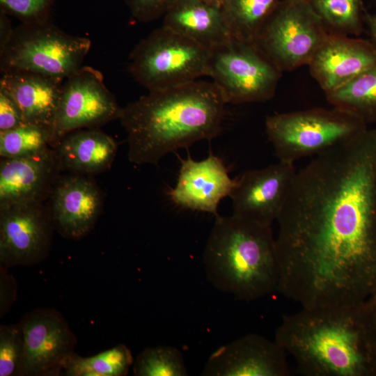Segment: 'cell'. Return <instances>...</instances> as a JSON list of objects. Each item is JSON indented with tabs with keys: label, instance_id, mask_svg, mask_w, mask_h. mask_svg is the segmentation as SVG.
<instances>
[{
	"label": "cell",
	"instance_id": "7",
	"mask_svg": "<svg viewBox=\"0 0 376 376\" xmlns=\"http://www.w3.org/2000/svg\"><path fill=\"white\" fill-rule=\"evenodd\" d=\"M212 51L164 26L154 30L132 52L129 71L148 91L208 76Z\"/></svg>",
	"mask_w": 376,
	"mask_h": 376
},
{
	"label": "cell",
	"instance_id": "16",
	"mask_svg": "<svg viewBox=\"0 0 376 376\" xmlns=\"http://www.w3.org/2000/svg\"><path fill=\"white\" fill-rule=\"evenodd\" d=\"M308 65L327 94L376 65V47L372 41L329 33Z\"/></svg>",
	"mask_w": 376,
	"mask_h": 376
},
{
	"label": "cell",
	"instance_id": "25",
	"mask_svg": "<svg viewBox=\"0 0 376 376\" xmlns=\"http://www.w3.org/2000/svg\"><path fill=\"white\" fill-rule=\"evenodd\" d=\"M330 33L359 36L363 31L362 0H307Z\"/></svg>",
	"mask_w": 376,
	"mask_h": 376
},
{
	"label": "cell",
	"instance_id": "23",
	"mask_svg": "<svg viewBox=\"0 0 376 376\" xmlns=\"http://www.w3.org/2000/svg\"><path fill=\"white\" fill-rule=\"evenodd\" d=\"M281 0H224L221 8L233 38L253 43Z\"/></svg>",
	"mask_w": 376,
	"mask_h": 376
},
{
	"label": "cell",
	"instance_id": "30",
	"mask_svg": "<svg viewBox=\"0 0 376 376\" xmlns=\"http://www.w3.org/2000/svg\"><path fill=\"white\" fill-rule=\"evenodd\" d=\"M178 0H125L132 15L140 22H150L164 15Z\"/></svg>",
	"mask_w": 376,
	"mask_h": 376
},
{
	"label": "cell",
	"instance_id": "1",
	"mask_svg": "<svg viewBox=\"0 0 376 376\" xmlns=\"http://www.w3.org/2000/svg\"><path fill=\"white\" fill-rule=\"evenodd\" d=\"M276 221L277 291L304 308L359 304L375 275L376 128L297 171Z\"/></svg>",
	"mask_w": 376,
	"mask_h": 376
},
{
	"label": "cell",
	"instance_id": "9",
	"mask_svg": "<svg viewBox=\"0 0 376 376\" xmlns=\"http://www.w3.org/2000/svg\"><path fill=\"white\" fill-rule=\"evenodd\" d=\"M282 72L253 43L233 38L212 51L208 76L227 104H242L272 99Z\"/></svg>",
	"mask_w": 376,
	"mask_h": 376
},
{
	"label": "cell",
	"instance_id": "11",
	"mask_svg": "<svg viewBox=\"0 0 376 376\" xmlns=\"http://www.w3.org/2000/svg\"><path fill=\"white\" fill-rule=\"evenodd\" d=\"M55 229L45 202L0 207V263L5 267L31 265L49 251Z\"/></svg>",
	"mask_w": 376,
	"mask_h": 376
},
{
	"label": "cell",
	"instance_id": "19",
	"mask_svg": "<svg viewBox=\"0 0 376 376\" xmlns=\"http://www.w3.org/2000/svg\"><path fill=\"white\" fill-rule=\"evenodd\" d=\"M63 81L24 70L1 72L0 90L17 104L25 123L50 128Z\"/></svg>",
	"mask_w": 376,
	"mask_h": 376
},
{
	"label": "cell",
	"instance_id": "35",
	"mask_svg": "<svg viewBox=\"0 0 376 376\" xmlns=\"http://www.w3.org/2000/svg\"><path fill=\"white\" fill-rule=\"evenodd\" d=\"M205 2H207V3H212V4H214V5H217V6H221L222 5L223 3V1L224 0H203Z\"/></svg>",
	"mask_w": 376,
	"mask_h": 376
},
{
	"label": "cell",
	"instance_id": "2",
	"mask_svg": "<svg viewBox=\"0 0 376 376\" xmlns=\"http://www.w3.org/2000/svg\"><path fill=\"white\" fill-rule=\"evenodd\" d=\"M227 102L213 82L195 81L149 91L123 108L128 159L157 165L169 152L221 132Z\"/></svg>",
	"mask_w": 376,
	"mask_h": 376
},
{
	"label": "cell",
	"instance_id": "13",
	"mask_svg": "<svg viewBox=\"0 0 376 376\" xmlns=\"http://www.w3.org/2000/svg\"><path fill=\"white\" fill-rule=\"evenodd\" d=\"M296 172L293 163L279 160L267 167L243 173L236 178L229 196L233 214L272 226L285 203Z\"/></svg>",
	"mask_w": 376,
	"mask_h": 376
},
{
	"label": "cell",
	"instance_id": "22",
	"mask_svg": "<svg viewBox=\"0 0 376 376\" xmlns=\"http://www.w3.org/2000/svg\"><path fill=\"white\" fill-rule=\"evenodd\" d=\"M325 95L333 107L357 116L366 124L376 122V65Z\"/></svg>",
	"mask_w": 376,
	"mask_h": 376
},
{
	"label": "cell",
	"instance_id": "34",
	"mask_svg": "<svg viewBox=\"0 0 376 376\" xmlns=\"http://www.w3.org/2000/svg\"><path fill=\"white\" fill-rule=\"evenodd\" d=\"M364 22L368 27L372 38V42L376 47V14H369L365 11Z\"/></svg>",
	"mask_w": 376,
	"mask_h": 376
},
{
	"label": "cell",
	"instance_id": "10",
	"mask_svg": "<svg viewBox=\"0 0 376 376\" xmlns=\"http://www.w3.org/2000/svg\"><path fill=\"white\" fill-rule=\"evenodd\" d=\"M123 107L107 88L100 71L81 66L62 84L57 109L49 128L52 147L68 133L97 128L120 119Z\"/></svg>",
	"mask_w": 376,
	"mask_h": 376
},
{
	"label": "cell",
	"instance_id": "8",
	"mask_svg": "<svg viewBox=\"0 0 376 376\" xmlns=\"http://www.w3.org/2000/svg\"><path fill=\"white\" fill-rule=\"evenodd\" d=\"M330 33L307 0H281L253 44L281 72L308 65Z\"/></svg>",
	"mask_w": 376,
	"mask_h": 376
},
{
	"label": "cell",
	"instance_id": "18",
	"mask_svg": "<svg viewBox=\"0 0 376 376\" xmlns=\"http://www.w3.org/2000/svg\"><path fill=\"white\" fill-rule=\"evenodd\" d=\"M235 181L218 157L210 154L201 161H195L189 156L181 160L176 185L169 195L182 207L216 217L219 202L230 196Z\"/></svg>",
	"mask_w": 376,
	"mask_h": 376
},
{
	"label": "cell",
	"instance_id": "28",
	"mask_svg": "<svg viewBox=\"0 0 376 376\" xmlns=\"http://www.w3.org/2000/svg\"><path fill=\"white\" fill-rule=\"evenodd\" d=\"M24 345L20 323L0 327V376L19 375Z\"/></svg>",
	"mask_w": 376,
	"mask_h": 376
},
{
	"label": "cell",
	"instance_id": "12",
	"mask_svg": "<svg viewBox=\"0 0 376 376\" xmlns=\"http://www.w3.org/2000/svg\"><path fill=\"white\" fill-rule=\"evenodd\" d=\"M24 353L19 375L49 376L62 373L75 353L76 338L65 318L54 309H38L19 322Z\"/></svg>",
	"mask_w": 376,
	"mask_h": 376
},
{
	"label": "cell",
	"instance_id": "4",
	"mask_svg": "<svg viewBox=\"0 0 376 376\" xmlns=\"http://www.w3.org/2000/svg\"><path fill=\"white\" fill-rule=\"evenodd\" d=\"M215 217L203 252L207 280L241 301L277 291L279 267L272 226L233 214Z\"/></svg>",
	"mask_w": 376,
	"mask_h": 376
},
{
	"label": "cell",
	"instance_id": "6",
	"mask_svg": "<svg viewBox=\"0 0 376 376\" xmlns=\"http://www.w3.org/2000/svg\"><path fill=\"white\" fill-rule=\"evenodd\" d=\"M91 47L89 38L68 34L50 19L22 23L0 51V69L33 72L63 81L82 66Z\"/></svg>",
	"mask_w": 376,
	"mask_h": 376
},
{
	"label": "cell",
	"instance_id": "33",
	"mask_svg": "<svg viewBox=\"0 0 376 376\" xmlns=\"http://www.w3.org/2000/svg\"><path fill=\"white\" fill-rule=\"evenodd\" d=\"M14 28H13L8 15L0 10V51H1L10 40Z\"/></svg>",
	"mask_w": 376,
	"mask_h": 376
},
{
	"label": "cell",
	"instance_id": "24",
	"mask_svg": "<svg viewBox=\"0 0 376 376\" xmlns=\"http://www.w3.org/2000/svg\"><path fill=\"white\" fill-rule=\"evenodd\" d=\"M133 362L131 351L120 344L88 357L74 353L65 362L62 373L68 376H124Z\"/></svg>",
	"mask_w": 376,
	"mask_h": 376
},
{
	"label": "cell",
	"instance_id": "5",
	"mask_svg": "<svg viewBox=\"0 0 376 376\" xmlns=\"http://www.w3.org/2000/svg\"><path fill=\"white\" fill-rule=\"evenodd\" d=\"M367 129L357 116L333 107L276 113L265 120V132L279 160L319 155L347 142Z\"/></svg>",
	"mask_w": 376,
	"mask_h": 376
},
{
	"label": "cell",
	"instance_id": "14",
	"mask_svg": "<svg viewBox=\"0 0 376 376\" xmlns=\"http://www.w3.org/2000/svg\"><path fill=\"white\" fill-rule=\"evenodd\" d=\"M47 200L55 229L72 240L93 229L104 203L103 194L93 178L69 173L58 177Z\"/></svg>",
	"mask_w": 376,
	"mask_h": 376
},
{
	"label": "cell",
	"instance_id": "29",
	"mask_svg": "<svg viewBox=\"0 0 376 376\" xmlns=\"http://www.w3.org/2000/svg\"><path fill=\"white\" fill-rule=\"evenodd\" d=\"M56 0H0V10L17 18L23 24L40 23L50 19Z\"/></svg>",
	"mask_w": 376,
	"mask_h": 376
},
{
	"label": "cell",
	"instance_id": "17",
	"mask_svg": "<svg viewBox=\"0 0 376 376\" xmlns=\"http://www.w3.org/2000/svg\"><path fill=\"white\" fill-rule=\"evenodd\" d=\"M61 172L54 148L28 157L1 158L0 207L45 202Z\"/></svg>",
	"mask_w": 376,
	"mask_h": 376
},
{
	"label": "cell",
	"instance_id": "15",
	"mask_svg": "<svg viewBox=\"0 0 376 376\" xmlns=\"http://www.w3.org/2000/svg\"><path fill=\"white\" fill-rule=\"evenodd\" d=\"M286 357L275 340L247 334L214 351L202 375L287 376L290 370Z\"/></svg>",
	"mask_w": 376,
	"mask_h": 376
},
{
	"label": "cell",
	"instance_id": "20",
	"mask_svg": "<svg viewBox=\"0 0 376 376\" xmlns=\"http://www.w3.org/2000/svg\"><path fill=\"white\" fill-rule=\"evenodd\" d=\"M163 26L212 51L233 38L221 6L178 0L164 15Z\"/></svg>",
	"mask_w": 376,
	"mask_h": 376
},
{
	"label": "cell",
	"instance_id": "3",
	"mask_svg": "<svg viewBox=\"0 0 376 376\" xmlns=\"http://www.w3.org/2000/svg\"><path fill=\"white\" fill-rule=\"evenodd\" d=\"M360 304L304 308L283 318L274 340L305 376H357L369 357Z\"/></svg>",
	"mask_w": 376,
	"mask_h": 376
},
{
	"label": "cell",
	"instance_id": "21",
	"mask_svg": "<svg viewBox=\"0 0 376 376\" xmlns=\"http://www.w3.org/2000/svg\"><path fill=\"white\" fill-rule=\"evenodd\" d=\"M54 148L61 172L91 175L111 167L118 146L98 128H86L68 133Z\"/></svg>",
	"mask_w": 376,
	"mask_h": 376
},
{
	"label": "cell",
	"instance_id": "32",
	"mask_svg": "<svg viewBox=\"0 0 376 376\" xmlns=\"http://www.w3.org/2000/svg\"><path fill=\"white\" fill-rule=\"evenodd\" d=\"M1 266L0 272V313L2 317L10 308L16 297V283L14 278Z\"/></svg>",
	"mask_w": 376,
	"mask_h": 376
},
{
	"label": "cell",
	"instance_id": "27",
	"mask_svg": "<svg viewBox=\"0 0 376 376\" xmlns=\"http://www.w3.org/2000/svg\"><path fill=\"white\" fill-rule=\"evenodd\" d=\"M136 376L188 375L181 352L171 346H157L143 350L134 361Z\"/></svg>",
	"mask_w": 376,
	"mask_h": 376
},
{
	"label": "cell",
	"instance_id": "31",
	"mask_svg": "<svg viewBox=\"0 0 376 376\" xmlns=\"http://www.w3.org/2000/svg\"><path fill=\"white\" fill-rule=\"evenodd\" d=\"M24 123L17 104L7 93L0 90V132L15 128Z\"/></svg>",
	"mask_w": 376,
	"mask_h": 376
},
{
	"label": "cell",
	"instance_id": "26",
	"mask_svg": "<svg viewBox=\"0 0 376 376\" xmlns=\"http://www.w3.org/2000/svg\"><path fill=\"white\" fill-rule=\"evenodd\" d=\"M52 148L49 129L38 125L24 123L0 132L1 158L28 157Z\"/></svg>",
	"mask_w": 376,
	"mask_h": 376
}]
</instances>
